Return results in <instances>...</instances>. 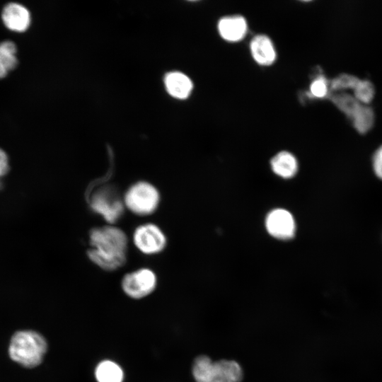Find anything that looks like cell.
Segmentation results:
<instances>
[{
    "label": "cell",
    "mask_w": 382,
    "mask_h": 382,
    "mask_svg": "<svg viewBox=\"0 0 382 382\" xmlns=\"http://www.w3.org/2000/svg\"><path fill=\"white\" fill-rule=\"evenodd\" d=\"M89 243L87 255L100 268L112 271L126 262L127 238L121 229L114 226L94 228L89 233Z\"/></svg>",
    "instance_id": "obj_1"
},
{
    "label": "cell",
    "mask_w": 382,
    "mask_h": 382,
    "mask_svg": "<svg viewBox=\"0 0 382 382\" xmlns=\"http://www.w3.org/2000/svg\"><path fill=\"white\" fill-rule=\"evenodd\" d=\"M47 349L42 335L32 330L16 332L9 346L11 358L23 366L33 368L39 365Z\"/></svg>",
    "instance_id": "obj_2"
},
{
    "label": "cell",
    "mask_w": 382,
    "mask_h": 382,
    "mask_svg": "<svg viewBox=\"0 0 382 382\" xmlns=\"http://www.w3.org/2000/svg\"><path fill=\"white\" fill-rule=\"evenodd\" d=\"M196 382H240L243 372L233 360L212 361L207 356L197 357L192 369Z\"/></svg>",
    "instance_id": "obj_3"
},
{
    "label": "cell",
    "mask_w": 382,
    "mask_h": 382,
    "mask_svg": "<svg viewBox=\"0 0 382 382\" xmlns=\"http://www.w3.org/2000/svg\"><path fill=\"white\" fill-rule=\"evenodd\" d=\"M328 97L352 120L359 133L365 134L371 129L374 122V112L371 107L343 91L330 92Z\"/></svg>",
    "instance_id": "obj_4"
},
{
    "label": "cell",
    "mask_w": 382,
    "mask_h": 382,
    "mask_svg": "<svg viewBox=\"0 0 382 382\" xmlns=\"http://www.w3.org/2000/svg\"><path fill=\"white\" fill-rule=\"evenodd\" d=\"M160 196L157 189L147 182H138L131 186L125 195V204L133 213L145 216L157 208Z\"/></svg>",
    "instance_id": "obj_5"
},
{
    "label": "cell",
    "mask_w": 382,
    "mask_h": 382,
    "mask_svg": "<svg viewBox=\"0 0 382 382\" xmlns=\"http://www.w3.org/2000/svg\"><path fill=\"white\" fill-rule=\"evenodd\" d=\"M156 277L149 269L142 268L125 274L122 288L130 298L139 299L150 294L156 288Z\"/></svg>",
    "instance_id": "obj_6"
},
{
    "label": "cell",
    "mask_w": 382,
    "mask_h": 382,
    "mask_svg": "<svg viewBox=\"0 0 382 382\" xmlns=\"http://www.w3.org/2000/svg\"><path fill=\"white\" fill-rule=\"evenodd\" d=\"M265 228L268 233L279 240H289L294 237L296 224L292 214L282 208L271 210L266 216Z\"/></svg>",
    "instance_id": "obj_7"
},
{
    "label": "cell",
    "mask_w": 382,
    "mask_h": 382,
    "mask_svg": "<svg viewBox=\"0 0 382 382\" xmlns=\"http://www.w3.org/2000/svg\"><path fill=\"white\" fill-rule=\"evenodd\" d=\"M90 206L107 221L115 223L123 213L124 207L116 193L105 188L98 190L90 198Z\"/></svg>",
    "instance_id": "obj_8"
},
{
    "label": "cell",
    "mask_w": 382,
    "mask_h": 382,
    "mask_svg": "<svg viewBox=\"0 0 382 382\" xmlns=\"http://www.w3.org/2000/svg\"><path fill=\"white\" fill-rule=\"evenodd\" d=\"M134 242L143 253L151 255L162 251L166 245V238L156 225L147 224L137 228L134 233Z\"/></svg>",
    "instance_id": "obj_9"
},
{
    "label": "cell",
    "mask_w": 382,
    "mask_h": 382,
    "mask_svg": "<svg viewBox=\"0 0 382 382\" xmlns=\"http://www.w3.org/2000/svg\"><path fill=\"white\" fill-rule=\"evenodd\" d=\"M1 19L8 29L17 33L25 31L31 21L28 9L16 2H11L4 6L1 12Z\"/></svg>",
    "instance_id": "obj_10"
},
{
    "label": "cell",
    "mask_w": 382,
    "mask_h": 382,
    "mask_svg": "<svg viewBox=\"0 0 382 382\" xmlns=\"http://www.w3.org/2000/svg\"><path fill=\"white\" fill-rule=\"evenodd\" d=\"M246 20L241 16H229L221 18L218 23V31L221 37L231 42L244 38L247 33Z\"/></svg>",
    "instance_id": "obj_11"
},
{
    "label": "cell",
    "mask_w": 382,
    "mask_h": 382,
    "mask_svg": "<svg viewBox=\"0 0 382 382\" xmlns=\"http://www.w3.org/2000/svg\"><path fill=\"white\" fill-rule=\"evenodd\" d=\"M250 50L253 59L261 66H270L276 59L275 48L267 35L255 36L250 41Z\"/></svg>",
    "instance_id": "obj_12"
},
{
    "label": "cell",
    "mask_w": 382,
    "mask_h": 382,
    "mask_svg": "<svg viewBox=\"0 0 382 382\" xmlns=\"http://www.w3.org/2000/svg\"><path fill=\"white\" fill-rule=\"evenodd\" d=\"M165 86L168 93L173 97L183 100L191 93L193 84L191 79L180 71H172L166 75Z\"/></svg>",
    "instance_id": "obj_13"
},
{
    "label": "cell",
    "mask_w": 382,
    "mask_h": 382,
    "mask_svg": "<svg viewBox=\"0 0 382 382\" xmlns=\"http://www.w3.org/2000/svg\"><path fill=\"white\" fill-rule=\"evenodd\" d=\"M270 166L274 174L284 179H290L299 170L296 158L290 152L282 151L277 153L270 161Z\"/></svg>",
    "instance_id": "obj_14"
},
{
    "label": "cell",
    "mask_w": 382,
    "mask_h": 382,
    "mask_svg": "<svg viewBox=\"0 0 382 382\" xmlns=\"http://www.w3.org/2000/svg\"><path fill=\"white\" fill-rule=\"evenodd\" d=\"M94 373L97 382H123L124 380L122 367L112 360L100 361Z\"/></svg>",
    "instance_id": "obj_15"
},
{
    "label": "cell",
    "mask_w": 382,
    "mask_h": 382,
    "mask_svg": "<svg viewBox=\"0 0 382 382\" xmlns=\"http://www.w3.org/2000/svg\"><path fill=\"white\" fill-rule=\"evenodd\" d=\"M16 52L17 47L13 42L5 40L0 42V79L18 65Z\"/></svg>",
    "instance_id": "obj_16"
},
{
    "label": "cell",
    "mask_w": 382,
    "mask_h": 382,
    "mask_svg": "<svg viewBox=\"0 0 382 382\" xmlns=\"http://www.w3.org/2000/svg\"><path fill=\"white\" fill-rule=\"evenodd\" d=\"M374 94V87L368 80L359 79L353 89V96L355 98L365 105H368L372 100Z\"/></svg>",
    "instance_id": "obj_17"
},
{
    "label": "cell",
    "mask_w": 382,
    "mask_h": 382,
    "mask_svg": "<svg viewBox=\"0 0 382 382\" xmlns=\"http://www.w3.org/2000/svg\"><path fill=\"white\" fill-rule=\"evenodd\" d=\"M359 79L357 77L342 74L330 81V92L343 91L346 89H354Z\"/></svg>",
    "instance_id": "obj_18"
},
{
    "label": "cell",
    "mask_w": 382,
    "mask_h": 382,
    "mask_svg": "<svg viewBox=\"0 0 382 382\" xmlns=\"http://www.w3.org/2000/svg\"><path fill=\"white\" fill-rule=\"evenodd\" d=\"M310 93L313 98H323L328 96L330 93V81L324 76H318L311 83Z\"/></svg>",
    "instance_id": "obj_19"
},
{
    "label": "cell",
    "mask_w": 382,
    "mask_h": 382,
    "mask_svg": "<svg viewBox=\"0 0 382 382\" xmlns=\"http://www.w3.org/2000/svg\"><path fill=\"white\" fill-rule=\"evenodd\" d=\"M372 166L376 177L382 180V145L376 149L373 155Z\"/></svg>",
    "instance_id": "obj_20"
},
{
    "label": "cell",
    "mask_w": 382,
    "mask_h": 382,
    "mask_svg": "<svg viewBox=\"0 0 382 382\" xmlns=\"http://www.w3.org/2000/svg\"><path fill=\"white\" fill-rule=\"evenodd\" d=\"M8 170V158L1 149H0V178Z\"/></svg>",
    "instance_id": "obj_21"
}]
</instances>
